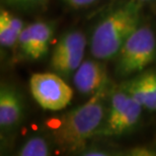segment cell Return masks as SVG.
Segmentation results:
<instances>
[{"label": "cell", "mask_w": 156, "mask_h": 156, "mask_svg": "<svg viewBox=\"0 0 156 156\" xmlns=\"http://www.w3.org/2000/svg\"><path fill=\"white\" fill-rule=\"evenodd\" d=\"M105 94V89L95 93L61 118L53 131V138L59 147L70 152L83 150L88 139L98 134L107 116Z\"/></svg>", "instance_id": "1"}, {"label": "cell", "mask_w": 156, "mask_h": 156, "mask_svg": "<svg viewBox=\"0 0 156 156\" xmlns=\"http://www.w3.org/2000/svg\"><path fill=\"white\" fill-rule=\"evenodd\" d=\"M141 4L137 0H130L99 21L90 38L93 58L99 61L116 58L125 41L140 26Z\"/></svg>", "instance_id": "2"}, {"label": "cell", "mask_w": 156, "mask_h": 156, "mask_svg": "<svg viewBox=\"0 0 156 156\" xmlns=\"http://www.w3.org/2000/svg\"><path fill=\"white\" fill-rule=\"evenodd\" d=\"M117 74L126 77L144 70L156 58V37L148 26H139L119 51Z\"/></svg>", "instance_id": "3"}, {"label": "cell", "mask_w": 156, "mask_h": 156, "mask_svg": "<svg viewBox=\"0 0 156 156\" xmlns=\"http://www.w3.org/2000/svg\"><path fill=\"white\" fill-rule=\"evenodd\" d=\"M34 99L43 110L59 112L68 107L73 98L72 88L55 73H36L30 79Z\"/></svg>", "instance_id": "4"}, {"label": "cell", "mask_w": 156, "mask_h": 156, "mask_svg": "<svg viewBox=\"0 0 156 156\" xmlns=\"http://www.w3.org/2000/svg\"><path fill=\"white\" fill-rule=\"evenodd\" d=\"M54 35V27L47 21L26 26L17 41L20 54L30 60H39L47 55Z\"/></svg>", "instance_id": "5"}, {"label": "cell", "mask_w": 156, "mask_h": 156, "mask_svg": "<svg viewBox=\"0 0 156 156\" xmlns=\"http://www.w3.org/2000/svg\"><path fill=\"white\" fill-rule=\"evenodd\" d=\"M98 61V59L83 61L73 74L74 85L82 94L93 95L107 88V68Z\"/></svg>", "instance_id": "6"}, {"label": "cell", "mask_w": 156, "mask_h": 156, "mask_svg": "<svg viewBox=\"0 0 156 156\" xmlns=\"http://www.w3.org/2000/svg\"><path fill=\"white\" fill-rule=\"evenodd\" d=\"M23 101L15 88L4 84L0 88V127L4 131L15 129L23 121Z\"/></svg>", "instance_id": "7"}, {"label": "cell", "mask_w": 156, "mask_h": 156, "mask_svg": "<svg viewBox=\"0 0 156 156\" xmlns=\"http://www.w3.org/2000/svg\"><path fill=\"white\" fill-rule=\"evenodd\" d=\"M142 108V105L130 96L126 105V108L122 112L120 117L113 124L108 125L107 127L101 128L96 135L104 137L123 135L137 125L140 120V117H141Z\"/></svg>", "instance_id": "8"}, {"label": "cell", "mask_w": 156, "mask_h": 156, "mask_svg": "<svg viewBox=\"0 0 156 156\" xmlns=\"http://www.w3.org/2000/svg\"><path fill=\"white\" fill-rule=\"evenodd\" d=\"M122 87L144 108L156 111V90L147 73L127 81Z\"/></svg>", "instance_id": "9"}, {"label": "cell", "mask_w": 156, "mask_h": 156, "mask_svg": "<svg viewBox=\"0 0 156 156\" xmlns=\"http://www.w3.org/2000/svg\"><path fill=\"white\" fill-rule=\"evenodd\" d=\"M23 21L8 11L1 8L0 11V45L2 48L11 49L16 47L17 41L24 29Z\"/></svg>", "instance_id": "10"}, {"label": "cell", "mask_w": 156, "mask_h": 156, "mask_svg": "<svg viewBox=\"0 0 156 156\" xmlns=\"http://www.w3.org/2000/svg\"><path fill=\"white\" fill-rule=\"evenodd\" d=\"M84 47H86V38L81 32L71 30L65 33L56 44L52 53L51 61L58 60L68 53Z\"/></svg>", "instance_id": "11"}, {"label": "cell", "mask_w": 156, "mask_h": 156, "mask_svg": "<svg viewBox=\"0 0 156 156\" xmlns=\"http://www.w3.org/2000/svg\"><path fill=\"white\" fill-rule=\"evenodd\" d=\"M85 48H79L77 50L68 53L64 55L58 60L50 61L52 69L56 73L62 76H69L70 74H74V72L78 69L81 63L84 61V52Z\"/></svg>", "instance_id": "12"}, {"label": "cell", "mask_w": 156, "mask_h": 156, "mask_svg": "<svg viewBox=\"0 0 156 156\" xmlns=\"http://www.w3.org/2000/svg\"><path fill=\"white\" fill-rule=\"evenodd\" d=\"M50 154L51 148L49 143L42 137L30 138L17 151V155L20 156H48Z\"/></svg>", "instance_id": "13"}, {"label": "cell", "mask_w": 156, "mask_h": 156, "mask_svg": "<svg viewBox=\"0 0 156 156\" xmlns=\"http://www.w3.org/2000/svg\"><path fill=\"white\" fill-rule=\"evenodd\" d=\"M8 4L17 5L21 7H41V6H46L49 0H3Z\"/></svg>", "instance_id": "14"}, {"label": "cell", "mask_w": 156, "mask_h": 156, "mask_svg": "<svg viewBox=\"0 0 156 156\" xmlns=\"http://www.w3.org/2000/svg\"><path fill=\"white\" fill-rule=\"evenodd\" d=\"M63 1L65 2V4L71 8L79 9L88 7V6L96 3L98 0H63Z\"/></svg>", "instance_id": "15"}, {"label": "cell", "mask_w": 156, "mask_h": 156, "mask_svg": "<svg viewBox=\"0 0 156 156\" xmlns=\"http://www.w3.org/2000/svg\"><path fill=\"white\" fill-rule=\"evenodd\" d=\"M127 155H134V156H149V155H156V151L152 149L145 148V147H138L133 148L128 152Z\"/></svg>", "instance_id": "16"}, {"label": "cell", "mask_w": 156, "mask_h": 156, "mask_svg": "<svg viewBox=\"0 0 156 156\" xmlns=\"http://www.w3.org/2000/svg\"><path fill=\"white\" fill-rule=\"evenodd\" d=\"M82 155L86 156H108L111 155V153L108 151H105L104 149H99V148H89L86 150H83V153H81Z\"/></svg>", "instance_id": "17"}, {"label": "cell", "mask_w": 156, "mask_h": 156, "mask_svg": "<svg viewBox=\"0 0 156 156\" xmlns=\"http://www.w3.org/2000/svg\"><path fill=\"white\" fill-rule=\"evenodd\" d=\"M147 75L149 77V79L151 80V82L153 84L154 88L156 90V72H149V73H147Z\"/></svg>", "instance_id": "18"}, {"label": "cell", "mask_w": 156, "mask_h": 156, "mask_svg": "<svg viewBox=\"0 0 156 156\" xmlns=\"http://www.w3.org/2000/svg\"><path fill=\"white\" fill-rule=\"evenodd\" d=\"M140 3H149V2H156V0H137Z\"/></svg>", "instance_id": "19"}]
</instances>
